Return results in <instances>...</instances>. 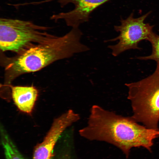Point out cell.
<instances>
[{"label":"cell","mask_w":159,"mask_h":159,"mask_svg":"<svg viewBox=\"0 0 159 159\" xmlns=\"http://www.w3.org/2000/svg\"><path fill=\"white\" fill-rule=\"evenodd\" d=\"M82 35L78 27L72 28L64 36H55L17 55L5 68L4 85L10 86L20 75L38 71L55 61L89 50L81 42Z\"/></svg>","instance_id":"cell-2"},{"label":"cell","mask_w":159,"mask_h":159,"mask_svg":"<svg viewBox=\"0 0 159 159\" xmlns=\"http://www.w3.org/2000/svg\"><path fill=\"white\" fill-rule=\"evenodd\" d=\"M88 132L92 140L104 141L117 147L127 157L133 147H143L151 151L159 130L140 125L131 117H125L106 110L97 108L90 118Z\"/></svg>","instance_id":"cell-1"},{"label":"cell","mask_w":159,"mask_h":159,"mask_svg":"<svg viewBox=\"0 0 159 159\" xmlns=\"http://www.w3.org/2000/svg\"><path fill=\"white\" fill-rule=\"evenodd\" d=\"M2 144L6 159H25L6 134L2 133Z\"/></svg>","instance_id":"cell-9"},{"label":"cell","mask_w":159,"mask_h":159,"mask_svg":"<svg viewBox=\"0 0 159 159\" xmlns=\"http://www.w3.org/2000/svg\"><path fill=\"white\" fill-rule=\"evenodd\" d=\"M148 41L151 44V54L148 56L138 57L137 58L141 60H152L159 62V35L153 32Z\"/></svg>","instance_id":"cell-10"},{"label":"cell","mask_w":159,"mask_h":159,"mask_svg":"<svg viewBox=\"0 0 159 159\" xmlns=\"http://www.w3.org/2000/svg\"><path fill=\"white\" fill-rule=\"evenodd\" d=\"M151 12L149 11L137 18H134L132 13L126 19H121L120 25L114 26L115 30L119 33V35L105 41L107 42L118 40L116 44L108 46L111 49L113 56H117L129 49H141L138 46L139 43L143 40H148L153 32L154 26L144 22Z\"/></svg>","instance_id":"cell-5"},{"label":"cell","mask_w":159,"mask_h":159,"mask_svg":"<svg viewBox=\"0 0 159 159\" xmlns=\"http://www.w3.org/2000/svg\"><path fill=\"white\" fill-rule=\"evenodd\" d=\"M74 122L73 116L67 112L55 119L43 141L35 147L32 159H51L54 148L59 137Z\"/></svg>","instance_id":"cell-7"},{"label":"cell","mask_w":159,"mask_h":159,"mask_svg":"<svg viewBox=\"0 0 159 159\" xmlns=\"http://www.w3.org/2000/svg\"><path fill=\"white\" fill-rule=\"evenodd\" d=\"M11 97L18 109L21 111L31 114L38 95V91L33 86H11Z\"/></svg>","instance_id":"cell-8"},{"label":"cell","mask_w":159,"mask_h":159,"mask_svg":"<svg viewBox=\"0 0 159 159\" xmlns=\"http://www.w3.org/2000/svg\"><path fill=\"white\" fill-rule=\"evenodd\" d=\"M125 85L128 89L127 99L133 113L131 117L148 128L159 130V62L151 75Z\"/></svg>","instance_id":"cell-3"},{"label":"cell","mask_w":159,"mask_h":159,"mask_svg":"<svg viewBox=\"0 0 159 159\" xmlns=\"http://www.w3.org/2000/svg\"><path fill=\"white\" fill-rule=\"evenodd\" d=\"M58 159H70L68 155H64Z\"/></svg>","instance_id":"cell-11"},{"label":"cell","mask_w":159,"mask_h":159,"mask_svg":"<svg viewBox=\"0 0 159 159\" xmlns=\"http://www.w3.org/2000/svg\"><path fill=\"white\" fill-rule=\"evenodd\" d=\"M55 0H47L50 1ZM61 6L64 7L69 3L73 4L75 8L66 12L54 14L50 19L57 21L63 19L67 25L72 28H77L81 24L88 21L91 13L100 5L110 0H56Z\"/></svg>","instance_id":"cell-6"},{"label":"cell","mask_w":159,"mask_h":159,"mask_svg":"<svg viewBox=\"0 0 159 159\" xmlns=\"http://www.w3.org/2000/svg\"><path fill=\"white\" fill-rule=\"evenodd\" d=\"M49 28L33 22L6 18L0 19V48L20 55L30 48L55 36L47 32Z\"/></svg>","instance_id":"cell-4"}]
</instances>
